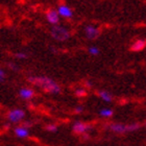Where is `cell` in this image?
Masks as SVG:
<instances>
[{"mask_svg":"<svg viewBox=\"0 0 146 146\" xmlns=\"http://www.w3.org/2000/svg\"><path fill=\"white\" fill-rule=\"evenodd\" d=\"M140 127V125L137 123H133V124H123V123H111L109 125V129L112 131L113 133L116 134H124L128 131H137Z\"/></svg>","mask_w":146,"mask_h":146,"instance_id":"obj_3","label":"cell"},{"mask_svg":"<svg viewBox=\"0 0 146 146\" xmlns=\"http://www.w3.org/2000/svg\"><path fill=\"white\" fill-rule=\"evenodd\" d=\"M88 51H89V53H90L91 55L95 56V55L99 54L100 50H99V48H98V47H96V46H90V47L88 48Z\"/></svg>","mask_w":146,"mask_h":146,"instance_id":"obj_14","label":"cell"},{"mask_svg":"<svg viewBox=\"0 0 146 146\" xmlns=\"http://www.w3.org/2000/svg\"><path fill=\"white\" fill-rule=\"evenodd\" d=\"M82 111H84V108H82V106H77V107L74 109V112H75L76 114H80V113H82Z\"/></svg>","mask_w":146,"mask_h":146,"instance_id":"obj_18","label":"cell"},{"mask_svg":"<svg viewBox=\"0 0 146 146\" xmlns=\"http://www.w3.org/2000/svg\"><path fill=\"white\" fill-rule=\"evenodd\" d=\"M28 80L36 87L41 88L46 93L58 94L61 92L60 85L47 76H31V77H28Z\"/></svg>","mask_w":146,"mask_h":146,"instance_id":"obj_1","label":"cell"},{"mask_svg":"<svg viewBox=\"0 0 146 146\" xmlns=\"http://www.w3.org/2000/svg\"><path fill=\"white\" fill-rule=\"evenodd\" d=\"M91 125L82 121H75L72 125V131L76 135H86L88 131H91Z\"/></svg>","mask_w":146,"mask_h":146,"instance_id":"obj_5","label":"cell"},{"mask_svg":"<svg viewBox=\"0 0 146 146\" xmlns=\"http://www.w3.org/2000/svg\"><path fill=\"white\" fill-rule=\"evenodd\" d=\"M45 129L49 133H55V131H58V126L56 124H53V123H50V124H47L46 125Z\"/></svg>","mask_w":146,"mask_h":146,"instance_id":"obj_15","label":"cell"},{"mask_svg":"<svg viewBox=\"0 0 146 146\" xmlns=\"http://www.w3.org/2000/svg\"><path fill=\"white\" fill-rule=\"evenodd\" d=\"M146 47V41L143 39H139L137 41H135L131 46V51H141Z\"/></svg>","mask_w":146,"mask_h":146,"instance_id":"obj_11","label":"cell"},{"mask_svg":"<svg viewBox=\"0 0 146 146\" xmlns=\"http://www.w3.org/2000/svg\"><path fill=\"white\" fill-rule=\"evenodd\" d=\"M56 12H58V16L62 17V18H65V19H70L73 17V12L72 9H71L70 6H68L67 4H61V5H58V9H56Z\"/></svg>","mask_w":146,"mask_h":146,"instance_id":"obj_7","label":"cell"},{"mask_svg":"<svg viewBox=\"0 0 146 146\" xmlns=\"http://www.w3.org/2000/svg\"><path fill=\"white\" fill-rule=\"evenodd\" d=\"M19 95H20V97H21L22 99H24V100H31L35 96V91L31 88L25 87V88L20 89Z\"/></svg>","mask_w":146,"mask_h":146,"instance_id":"obj_9","label":"cell"},{"mask_svg":"<svg viewBox=\"0 0 146 146\" xmlns=\"http://www.w3.org/2000/svg\"><path fill=\"white\" fill-rule=\"evenodd\" d=\"M114 112H113V110L109 109V108H106V109H101L99 111V116L102 117V118H110V117H112Z\"/></svg>","mask_w":146,"mask_h":146,"instance_id":"obj_13","label":"cell"},{"mask_svg":"<svg viewBox=\"0 0 146 146\" xmlns=\"http://www.w3.org/2000/svg\"><path fill=\"white\" fill-rule=\"evenodd\" d=\"M98 96L100 97L101 100L106 101V102H111L113 100L112 94L108 91H104V90H101V91L98 92Z\"/></svg>","mask_w":146,"mask_h":146,"instance_id":"obj_12","label":"cell"},{"mask_svg":"<svg viewBox=\"0 0 146 146\" xmlns=\"http://www.w3.org/2000/svg\"><path fill=\"white\" fill-rule=\"evenodd\" d=\"M85 35L87 36V39L95 40L99 36L100 31H99V28H97L94 25H88L85 27Z\"/></svg>","mask_w":146,"mask_h":146,"instance_id":"obj_6","label":"cell"},{"mask_svg":"<svg viewBox=\"0 0 146 146\" xmlns=\"http://www.w3.org/2000/svg\"><path fill=\"white\" fill-rule=\"evenodd\" d=\"M15 58H19V60H25V58H27V54L23 51H19L15 53Z\"/></svg>","mask_w":146,"mask_h":146,"instance_id":"obj_17","label":"cell"},{"mask_svg":"<svg viewBox=\"0 0 146 146\" xmlns=\"http://www.w3.org/2000/svg\"><path fill=\"white\" fill-rule=\"evenodd\" d=\"M25 118V112L22 109H13L7 113V120L11 123H19Z\"/></svg>","mask_w":146,"mask_h":146,"instance_id":"obj_4","label":"cell"},{"mask_svg":"<svg viewBox=\"0 0 146 146\" xmlns=\"http://www.w3.org/2000/svg\"><path fill=\"white\" fill-rule=\"evenodd\" d=\"M60 19L61 17L58 16L56 9H49L46 13V20L48 21V23L52 25H58L60 24Z\"/></svg>","mask_w":146,"mask_h":146,"instance_id":"obj_8","label":"cell"},{"mask_svg":"<svg viewBox=\"0 0 146 146\" xmlns=\"http://www.w3.org/2000/svg\"><path fill=\"white\" fill-rule=\"evenodd\" d=\"M9 69H12V70H18V67H17V65L14 64V63H9Z\"/></svg>","mask_w":146,"mask_h":146,"instance_id":"obj_20","label":"cell"},{"mask_svg":"<svg viewBox=\"0 0 146 146\" xmlns=\"http://www.w3.org/2000/svg\"><path fill=\"white\" fill-rule=\"evenodd\" d=\"M50 35L54 40L58 41V42H65L70 38V31H68L67 27H65L63 25L58 24L53 25L50 31Z\"/></svg>","mask_w":146,"mask_h":146,"instance_id":"obj_2","label":"cell"},{"mask_svg":"<svg viewBox=\"0 0 146 146\" xmlns=\"http://www.w3.org/2000/svg\"><path fill=\"white\" fill-rule=\"evenodd\" d=\"M86 94H87V91H86V89H84V88H77L75 90V95L78 96V97L86 96Z\"/></svg>","mask_w":146,"mask_h":146,"instance_id":"obj_16","label":"cell"},{"mask_svg":"<svg viewBox=\"0 0 146 146\" xmlns=\"http://www.w3.org/2000/svg\"><path fill=\"white\" fill-rule=\"evenodd\" d=\"M14 133L18 138L20 139H25L29 136V129L27 127H25L23 125H19V126H16L15 129H14Z\"/></svg>","mask_w":146,"mask_h":146,"instance_id":"obj_10","label":"cell"},{"mask_svg":"<svg viewBox=\"0 0 146 146\" xmlns=\"http://www.w3.org/2000/svg\"><path fill=\"white\" fill-rule=\"evenodd\" d=\"M5 79V72L0 68V82H3Z\"/></svg>","mask_w":146,"mask_h":146,"instance_id":"obj_19","label":"cell"}]
</instances>
